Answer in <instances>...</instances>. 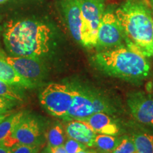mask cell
Returning a JSON list of instances; mask_svg holds the SVG:
<instances>
[{
  "mask_svg": "<svg viewBox=\"0 0 153 153\" xmlns=\"http://www.w3.org/2000/svg\"><path fill=\"white\" fill-rule=\"evenodd\" d=\"M82 12L81 43L97 46L99 23L104 11V0H79Z\"/></svg>",
  "mask_w": 153,
  "mask_h": 153,
  "instance_id": "277c9868",
  "label": "cell"
},
{
  "mask_svg": "<svg viewBox=\"0 0 153 153\" xmlns=\"http://www.w3.org/2000/svg\"><path fill=\"white\" fill-rule=\"evenodd\" d=\"M0 153H9V148L3 145H0Z\"/></svg>",
  "mask_w": 153,
  "mask_h": 153,
  "instance_id": "484cf974",
  "label": "cell"
},
{
  "mask_svg": "<svg viewBox=\"0 0 153 153\" xmlns=\"http://www.w3.org/2000/svg\"><path fill=\"white\" fill-rule=\"evenodd\" d=\"M92 101L94 111V113H105L107 114H113V109L108 102L94 93L89 92Z\"/></svg>",
  "mask_w": 153,
  "mask_h": 153,
  "instance_id": "ffe728a7",
  "label": "cell"
},
{
  "mask_svg": "<svg viewBox=\"0 0 153 153\" xmlns=\"http://www.w3.org/2000/svg\"><path fill=\"white\" fill-rule=\"evenodd\" d=\"M119 142V137L116 135L97 133L94 140V146L106 152H111L116 148Z\"/></svg>",
  "mask_w": 153,
  "mask_h": 153,
  "instance_id": "e0dca14e",
  "label": "cell"
},
{
  "mask_svg": "<svg viewBox=\"0 0 153 153\" xmlns=\"http://www.w3.org/2000/svg\"><path fill=\"white\" fill-rule=\"evenodd\" d=\"M21 76L35 82L43 76V65L37 57L23 56L2 57Z\"/></svg>",
  "mask_w": 153,
  "mask_h": 153,
  "instance_id": "9c48e42d",
  "label": "cell"
},
{
  "mask_svg": "<svg viewBox=\"0 0 153 153\" xmlns=\"http://www.w3.org/2000/svg\"><path fill=\"white\" fill-rule=\"evenodd\" d=\"M135 153H137V152H135Z\"/></svg>",
  "mask_w": 153,
  "mask_h": 153,
  "instance_id": "1f68e13d",
  "label": "cell"
},
{
  "mask_svg": "<svg viewBox=\"0 0 153 153\" xmlns=\"http://www.w3.org/2000/svg\"><path fill=\"white\" fill-rule=\"evenodd\" d=\"M149 1H150V4L152 6H153V0H149Z\"/></svg>",
  "mask_w": 153,
  "mask_h": 153,
  "instance_id": "4dcf8cb0",
  "label": "cell"
},
{
  "mask_svg": "<svg viewBox=\"0 0 153 153\" xmlns=\"http://www.w3.org/2000/svg\"><path fill=\"white\" fill-rule=\"evenodd\" d=\"M81 120L87 122L97 133L117 135L119 133V128L116 122L105 113H94Z\"/></svg>",
  "mask_w": 153,
  "mask_h": 153,
  "instance_id": "4fadbf2b",
  "label": "cell"
},
{
  "mask_svg": "<svg viewBox=\"0 0 153 153\" xmlns=\"http://www.w3.org/2000/svg\"><path fill=\"white\" fill-rule=\"evenodd\" d=\"M73 89L58 83L48 85L42 90L39 99L41 104L50 114L64 118L71 106Z\"/></svg>",
  "mask_w": 153,
  "mask_h": 153,
  "instance_id": "5b68a950",
  "label": "cell"
},
{
  "mask_svg": "<svg viewBox=\"0 0 153 153\" xmlns=\"http://www.w3.org/2000/svg\"><path fill=\"white\" fill-rule=\"evenodd\" d=\"M61 7L72 37L81 43L82 12L79 0H62Z\"/></svg>",
  "mask_w": 153,
  "mask_h": 153,
  "instance_id": "8fae6325",
  "label": "cell"
},
{
  "mask_svg": "<svg viewBox=\"0 0 153 153\" xmlns=\"http://www.w3.org/2000/svg\"><path fill=\"white\" fill-rule=\"evenodd\" d=\"M16 101L0 97V115L8 113L16 105Z\"/></svg>",
  "mask_w": 153,
  "mask_h": 153,
  "instance_id": "cb8c5ba5",
  "label": "cell"
},
{
  "mask_svg": "<svg viewBox=\"0 0 153 153\" xmlns=\"http://www.w3.org/2000/svg\"><path fill=\"white\" fill-rule=\"evenodd\" d=\"M125 41L123 30L116 14L104 13L97 33V46L101 48L111 49L123 45Z\"/></svg>",
  "mask_w": 153,
  "mask_h": 153,
  "instance_id": "8992f818",
  "label": "cell"
},
{
  "mask_svg": "<svg viewBox=\"0 0 153 153\" xmlns=\"http://www.w3.org/2000/svg\"><path fill=\"white\" fill-rule=\"evenodd\" d=\"M46 138L48 148L63 145L65 143V134L64 130L60 125H55L48 132Z\"/></svg>",
  "mask_w": 153,
  "mask_h": 153,
  "instance_id": "ac0fdd59",
  "label": "cell"
},
{
  "mask_svg": "<svg viewBox=\"0 0 153 153\" xmlns=\"http://www.w3.org/2000/svg\"><path fill=\"white\" fill-rule=\"evenodd\" d=\"M65 133L69 138L75 140L87 148L94 146V140L97 133L84 120H70L66 126Z\"/></svg>",
  "mask_w": 153,
  "mask_h": 153,
  "instance_id": "7c38bea8",
  "label": "cell"
},
{
  "mask_svg": "<svg viewBox=\"0 0 153 153\" xmlns=\"http://www.w3.org/2000/svg\"><path fill=\"white\" fill-rule=\"evenodd\" d=\"M151 14H152V25H153V6L151 7Z\"/></svg>",
  "mask_w": 153,
  "mask_h": 153,
  "instance_id": "f1b7e54d",
  "label": "cell"
},
{
  "mask_svg": "<svg viewBox=\"0 0 153 153\" xmlns=\"http://www.w3.org/2000/svg\"><path fill=\"white\" fill-rule=\"evenodd\" d=\"M135 145L132 137L125 136L119 137V142L114 150L109 153H135Z\"/></svg>",
  "mask_w": 153,
  "mask_h": 153,
  "instance_id": "d6986e66",
  "label": "cell"
},
{
  "mask_svg": "<svg viewBox=\"0 0 153 153\" xmlns=\"http://www.w3.org/2000/svg\"><path fill=\"white\" fill-rule=\"evenodd\" d=\"M128 106L132 116L139 123L153 126V97L142 91L132 92L128 97Z\"/></svg>",
  "mask_w": 153,
  "mask_h": 153,
  "instance_id": "52a82bcc",
  "label": "cell"
},
{
  "mask_svg": "<svg viewBox=\"0 0 153 153\" xmlns=\"http://www.w3.org/2000/svg\"><path fill=\"white\" fill-rule=\"evenodd\" d=\"M7 0H0V4H2L4 2H5V1H7Z\"/></svg>",
  "mask_w": 153,
  "mask_h": 153,
  "instance_id": "f546056e",
  "label": "cell"
},
{
  "mask_svg": "<svg viewBox=\"0 0 153 153\" xmlns=\"http://www.w3.org/2000/svg\"><path fill=\"white\" fill-rule=\"evenodd\" d=\"M94 62L105 74L129 81L148 76L150 64L139 51L124 45L108 49L95 55Z\"/></svg>",
  "mask_w": 153,
  "mask_h": 153,
  "instance_id": "3957f363",
  "label": "cell"
},
{
  "mask_svg": "<svg viewBox=\"0 0 153 153\" xmlns=\"http://www.w3.org/2000/svg\"><path fill=\"white\" fill-rule=\"evenodd\" d=\"M41 126L36 119L24 116L9 137L11 146L17 143L25 145H41Z\"/></svg>",
  "mask_w": 153,
  "mask_h": 153,
  "instance_id": "ba28073f",
  "label": "cell"
},
{
  "mask_svg": "<svg viewBox=\"0 0 153 153\" xmlns=\"http://www.w3.org/2000/svg\"><path fill=\"white\" fill-rule=\"evenodd\" d=\"M137 153H153V135L150 133H137L133 137Z\"/></svg>",
  "mask_w": 153,
  "mask_h": 153,
  "instance_id": "2e32d148",
  "label": "cell"
},
{
  "mask_svg": "<svg viewBox=\"0 0 153 153\" xmlns=\"http://www.w3.org/2000/svg\"><path fill=\"white\" fill-rule=\"evenodd\" d=\"M9 115H10V114H9V113H7V114H5L0 115V122H1V121H2V120H3L4 119H5V118H7V116H9Z\"/></svg>",
  "mask_w": 153,
  "mask_h": 153,
  "instance_id": "4316f807",
  "label": "cell"
},
{
  "mask_svg": "<svg viewBox=\"0 0 153 153\" xmlns=\"http://www.w3.org/2000/svg\"><path fill=\"white\" fill-rule=\"evenodd\" d=\"M24 116V112H19L9 115L2 121L0 122V145L5 140L10 137L16 126Z\"/></svg>",
  "mask_w": 153,
  "mask_h": 153,
  "instance_id": "9a60e30c",
  "label": "cell"
},
{
  "mask_svg": "<svg viewBox=\"0 0 153 153\" xmlns=\"http://www.w3.org/2000/svg\"><path fill=\"white\" fill-rule=\"evenodd\" d=\"M0 97L16 101H22L23 98L14 86H11L0 79Z\"/></svg>",
  "mask_w": 153,
  "mask_h": 153,
  "instance_id": "44dd1931",
  "label": "cell"
},
{
  "mask_svg": "<svg viewBox=\"0 0 153 153\" xmlns=\"http://www.w3.org/2000/svg\"><path fill=\"white\" fill-rule=\"evenodd\" d=\"M3 37L6 48L14 56L39 58L49 52L52 31L46 24L37 21H11Z\"/></svg>",
  "mask_w": 153,
  "mask_h": 153,
  "instance_id": "7a4b0ae2",
  "label": "cell"
},
{
  "mask_svg": "<svg viewBox=\"0 0 153 153\" xmlns=\"http://www.w3.org/2000/svg\"><path fill=\"white\" fill-rule=\"evenodd\" d=\"M77 153H96L95 152H94V151H91V150H87L85 149V150H82L81 151H79V152H78Z\"/></svg>",
  "mask_w": 153,
  "mask_h": 153,
  "instance_id": "83f0119b",
  "label": "cell"
},
{
  "mask_svg": "<svg viewBox=\"0 0 153 153\" xmlns=\"http://www.w3.org/2000/svg\"><path fill=\"white\" fill-rule=\"evenodd\" d=\"M0 79L17 87L30 89L36 86L33 82L19 75L2 57H0Z\"/></svg>",
  "mask_w": 153,
  "mask_h": 153,
  "instance_id": "5bb4252c",
  "label": "cell"
},
{
  "mask_svg": "<svg viewBox=\"0 0 153 153\" xmlns=\"http://www.w3.org/2000/svg\"><path fill=\"white\" fill-rule=\"evenodd\" d=\"M48 153H67L64 145L58 147H53V148L48 147Z\"/></svg>",
  "mask_w": 153,
  "mask_h": 153,
  "instance_id": "d4e9b609",
  "label": "cell"
},
{
  "mask_svg": "<svg viewBox=\"0 0 153 153\" xmlns=\"http://www.w3.org/2000/svg\"><path fill=\"white\" fill-rule=\"evenodd\" d=\"M72 89L73 97L71 106L63 118L68 120H83L94 113L90 94L82 89Z\"/></svg>",
  "mask_w": 153,
  "mask_h": 153,
  "instance_id": "30bf717a",
  "label": "cell"
},
{
  "mask_svg": "<svg viewBox=\"0 0 153 153\" xmlns=\"http://www.w3.org/2000/svg\"><path fill=\"white\" fill-rule=\"evenodd\" d=\"M128 47L145 57L153 55V25L151 7L143 0H128L115 12Z\"/></svg>",
  "mask_w": 153,
  "mask_h": 153,
  "instance_id": "6da1fadb",
  "label": "cell"
},
{
  "mask_svg": "<svg viewBox=\"0 0 153 153\" xmlns=\"http://www.w3.org/2000/svg\"><path fill=\"white\" fill-rule=\"evenodd\" d=\"M9 153H38L40 145H25L17 143L10 147Z\"/></svg>",
  "mask_w": 153,
  "mask_h": 153,
  "instance_id": "7402d4cb",
  "label": "cell"
},
{
  "mask_svg": "<svg viewBox=\"0 0 153 153\" xmlns=\"http://www.w3.org/2000/svg\"><path fill=\"white\" fill-rule=\"evenodd\" d=\"M64 147L67 153H77L79 151L85 150L87 148L82 143L72 138H69L68 140L65 141Z\"/></svg>",
  "mask_w": 153,
  "mask_h": 153,
  "instance_id": "603a6c76",
  "label": "cell"
}]
</instances>
